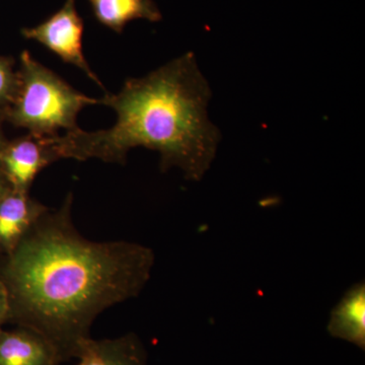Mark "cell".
Instances as JSON below:
<instances>
[{"label": "cell", "mask_w": 365, "mask_h": 365, "mask_svg": "<svg viewBox=\"0 0 365 365\" xmlns=\"http://www.w3.org/2000/svg\"><path fill=\"white\" fill-rule=\"evenodd\" d=\"M71 205L68 194L0 257L9 322L47 338L62 362L78 357L98 314L143 292L155 264L143 245L86 239L72 223Z\"/></svg>", "instance_id": "1"}, {"label": "cell", "mask_w": 365, "mask_h": 365, "mask_svg": "<svg viewBox=\"0 0 365 365\" xmlns=\"http://www.w3.org/2000/svg\"><path fill=\"white\" fill-rule=\"evenodd\" d=\"M210 86L188 52L140 78H130L102 105L116 113L109 129L78 128L50 137L59 160L124 163L132 148L160 155V170L178 168L190 181H200L215 160L222 135L208 118Z\"/></svg>", "instance_id": "2"}, {"label": "cell", "mask_w": 365, "mask_h": 365, "mask_svg": "<svg viewBox=\"0 0 365 365\" xmlns=\"http://www.w3.org/2000/svg\"><path fill=\"white\" fill-rule=\"evenodd\" d=\"M18 78L16 96L4 120L34 135L51 137L59 135V130H76L81 110L102 105L101 98L72 88L26 50L20 55Z\"/></svg>", "instance_id": "3"}, {"label": "cell", "mask_w": 365, "mask_h": 365, "mask_svg": "<svg viewBox=\"0 0 365 365\" xmlns=\"http://www.w3.org/2000/svg\"><path fill=\"white\" fill-rule=\"evenodd\" d=\"M83 32L85 23L76 9V0H66L58 11L39 25L23 29L21 35L40 43L66 63L78 67L105 91L83 54Z\"/></svg>", "instance_id": "4"}, {"label": "cell", "mask_w": 365, "mask_h": 365, "mask_svg": "<svg viewBox=\"0 0 365 365\" xmlns=\"http://www.w3.org/2000/svg\"><path fill=\"white\" fill-rule=\"evenodd\" d=\"M59 160L49 137L28 133L7 139L0 150V170L14 191L29 193L45 168Z\"/></svg>", "instance_id": "5"}, {"label": "cell", "mask_w": 365, "mask_h": 365, "mask_svg": "<svg viewBox=\"0 0 365 365\" xmlns=\"http://www.w3.org/2000/svg\"><path fill=\"white\" fill-rule=\"evenodd\" d=\"M48 209L30 193L11 189L0 201V254L11 253Z\"/></svg>", "instance_id": "6"}, {"label": "cell", "mask_w": 365, "mask_h": 365, "mask_svg": "<svg viewBox=\"0 0 365 365\" xmlns=\"http://www.w3.org/2000/svg\"><path fill=\"white\" fill-rule=\"evenodd\" d=\"M56 348L37 331L26 327L0 328V365H60Z\"/></svg>", "instance_id": "7"}, {"label": "cell", "mask_w": 365, "mask_h": 365, "mask_svg": "<svg viewBox=\"0 0 365 365\" xmlns=\"http://www.w3.org/2000/svg\"><path fill=\"white\" fill-rule=\"evenodd\" d=\"M76 365H148L143 343L135 334L116 339L93 340L81 345Z\"/></svg>", "instance_id": "8"}, {"label": "cell", "mask_w": 365, "mask_h": 365, "mask_svg": "<svg viewBox=\"0 0 365 365\" xmlns=\"http://www.w3.org/2000/svg\"><path fill=\"white\" fill-rule=\"evenodd\" d=\"M333 337L348 341L365 349V285L357 283L350 288L334 307L328 324Z\"/></svg>", "instance_id": "9"}, {"label": "cell", "mask_w": 365, "mask_h": 365, "mask_svg": "<svg viewBox=\"0 0 365 365\" xmlns=\"http://www.w3.org/2000/svg\"><path fill=\"white\" fill-rule=\"evenodd\" d=\"M98 23L115 33H122L134 20L151 23L162 21L160 9L153 0H88Z\"/></svg>", "instance_id": "10"}, {"label": "cell", "mask_w": 365, "mask_h": 365, "mask_svg": "<svg viewBox=\"0 0 365 365\" xmlns=\"http://www.w3.org/2000/svg\"><path fill=\"white\" fill-rule=\"evenodd\" d=\"M18 71L11 57L0 56V114H6L18 88Z\"/></svg>", "instance_id": "11"}, {"label": "cell", "mask_w": 365, "mask_h": 365, "mask_svg": "<svg viewBox=\"0 0 365 365\" xmlns=\"http://www.w3.org/2000/svg\"><path fill=\"white\" fill-rule=\"evenodd\" d=\"M9 312H11V306H9V294H7L6 285L0 280V328L9 322Z\"/></svg>", "instance_id": "12"}, {"label": "cell", "mask_w": 365, "mask_h": 365, "mask_svg": "<svg viewBox=\"0 0 365 365\" xmlns=\"http://www.w3.org/2000/svg\"><path fill=\"white\" fill-rule=\"evenodd\" d=\"M11 187L9 182H7L6 178L4 177V173L0 170V201L2 200L4 196L11 191Z\"/></svg>", "instance_id": "13"}, {"label": "cell", "mask_w": 365, "mask_h": 365, "mask_svg": "<svg viewBox=\"0 0 365 365\" xmlns=\"http://www.w3.org/2000/svg\"><path fill=\"white\" fill-rule=\"evenodd\" d=\"M6 121L4 120V116L2 114H0V150L4 148V144L6 143L7 138L6 137V134L4 132V122Z\"/></svg>", "instance_id": "14"}]
</instances>
